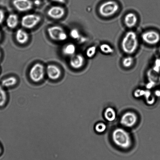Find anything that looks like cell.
I'll return each mask as SVG.
<instances>
[{
    "mask_svg": "<svg viewBox=\"0 0 160 160\" xmlns=\"http://www.w3.org/2000/svg\"><path fill=\"white\" fill-rule=\"evenodd\" d=\"M113 142L118 147L122 149H128L132 145V139L129 133L123 129L117 128L112 132Z\"/></svg>",
    "mask_w": 160,
    "mask_h": 160,
    "instance_id": "1",
    "label": "cell"
},
{
    "mask_svg": "<svg viewBox=\"0 0 160 160\" xmlns=\"http://www.w3.org/2000/svg\"><path fill=\"white\" fill-rule=\"evenodd\" d=\"M139 42L136 34L133 31L127 32L122 39V51L127 54H132L136 51Z\"/></svg>",
    "mask_w": 160,
    "mask_h": 160,
    "instance_id": "2",
    "label": "cell"
},
{
    "mask_svg": "<svg viewBox=\"0 0 160 160\" xmlns=\"http://www.w3.org/2000/svg\"><path fill=\"white\" fill-rule=\"evenodd\" d=\"M119 8V4L117 2L109 0L101 4L99 7V12L102 17L108 18L117 13Z\"/></svg>",
    "mask_w": 160,
    "mask_h": 160,
    "instance_id": "3",
    "label": "cell"
},
{
    "mask_svg": "<svg viewBox=\"0 0 160 160\" xmlns=\"http://www.w3.org/2000/svg\"><path fill=\"white\" fill-rule=\"evenodd\" d=\"M45 71L44 66L40 63H36L31 68L29 72V77L32 82L38 83L43 80Z\"/></svg>",
    "mask_w": 160,
    "mask_h": 160,
    "instance_id": "4",
    "label": "cell"
},
{
    "mask_svg": "<svg viewBox=\"0 0 160 160\" xmlns=\"http://www.w3.org/2000/svg\"><path fill=\"white\" fill-rule=\"evenodd\" d=\"M47 32L50 38L56 41H64L68 38L67 33L60 26H51L48 29Z\"/></svg>",
    "mask_w": 160,
    "mask_h": 160,
    "instance_id": "5",
    "label": "cell"
},
{
    "mask_svg": "<svg viewBox=\"0 0 160 160\" xmlns=\"http://www.w3.org/2000/svg\"><path fill=\"white\" fill-rule=\"evenodd\" d=\"M41 20V17L35 14H29L22 18L21 24L24 28L32 29L35 27Z\"/></svg>",
    "mask_w": 160,
    "mask_h": 160,
    "instance_id": "6",
    "label": "cell"
},
{
    "mask_svg": "<svg viewBox=\"0 0 160 160\" xmlns=\"http://www.w3.org/2000/svg\"><path fill=\"white\" fill-rule=\"evenodd\" d=\"M143 41L149 45H155L160 42V35L156 31L151 30L143 32L141 35Z\"/></svg>",
    "mask_w": 160,
    "mask_h": 160,
    "instance_id": "7",
    "label": "cell"
},
{
    "mask_svg": "<svg viewBox=\"0 0 160 160\" xmlns=\"http://www.w3.org/2000/svg\"><path fill=\"white\" fill-rule=\"evenodd\" d=\"M12 4L16 10L23 12L32 10L33 6L31 0H13Z\"/></svg>",
    "mask_w": 160,
    "mask_h": 160,
    "instance_id": "8",
    "label": "cell"
},
{
    "mask_svg": "<svg viewBox=\"0 0 160 160\" xmlns=\"http://www.w3.org/2000/svg\"><path fill=\"white\" fill-rule=\"evenodd\" d=\"M138 119V116L135 113L128 112L122 116L120 123L124 127H131L136 123Z\"/></svg>",
    "mask_w": 160,
    "mask_h": 160,
    "instance_id": "9",
    "label": "cell"
},
{
    "mask_svg": "<svg viewBox=\"0 0 160 160\" xmlns=\"http://www.w3.org/2000/svg\"><path fill=\"white\" fill-rule=\"evenodd\" d=\"M46 73L47 77L52 81L58 80L61 77V69L55 65H49L46 68Z\"/></svg>",
    "mask_w": 160,
    "mask_h": 160,
    "instance_id": "10",
    "label": "cell"
},
{
    "mask_svg": "<svg viewBox=\"0 0 160 160\" xmlns=\"http://www.w3.org/2000/svg\"><path fill=\"white\" fill-rule=\"evenodd\" d=\"M66 11L64 8L58 6H52L47 12V14L50 18L53 19H61L64 16Z\"/></svg>",
    "mask_w": 160,
    "mask_h": 160,
    "instance_id": "11",
    "label": "cell"
},
{
    "mask_svg": "<svg viewBox=\"0 0 160 160\" xmlns=\"http://www.w3.org/2000/svg\"><path fill=\"white\" fill-rule=\"evenodd\" d=\"M85 63V58L81 54H74L71 57L69 64L73 69H78L83 66Z\"/></svg>",
    "mask_w": 160,
    "mask_h": 160,
    "instance_id": "12",
    "label": "cell"
},
{
    "mask_svg": "<svg viewBox=\"0 0 160 160\" xmlns=\"http://www.w3.org/2000/svg\"><path fill=\"white\" fill-rule=\"evenodd\" d=\"M15 39L18 43L21 44H24L28 41L29 34L24 29H18L15 33Z\"/></svg>",
    "mask_w": 160,
    "mask_h": 160,
    "instance_id": "13",
    "label": "cell"
},
{
    "mask_svg": "<svg viewBox=\"0 0 160 160\" xmlns=\"http://www.w3.org/2000/svg\"><path fill=\"white\" fill-rule=\"evenodd\" d=\"M18 83V79L13 76H11L2 79L0 84L6 89H7L13 88Z\"/></svg>",
    "mask_w": 160,
    "mask_h": 160,
    "instance_id": "14",
    "label": "cell"
},
{
    "mask_svg": "<svg viewBox=\"0 0 160 160\" xmlns=\"http://www.w3.org/2000/svg\"><path fill=\"white\" fill-rule=\"evenodd\" d=\"M138 18L136 15L133 13H129L125 15L124 22L128 28H132L137 24Z\"/></svg>",
    "mask_w": 160,
    "mask_h": 160,
    "instance_id": "15",
    "label": "cell"
},
{
    "mask_svg": "<svg viewBox=\"0 0 160 160\" xmlns=\"http://www.w3.org/2000/svg\"><path fill=\"white\" fill-rule=\"evenodd\" d=\"M19 22L18 15L15 14H11L7 17L6 20V23L9 28L10 29H14L18 26Z\"/></svg>",
    "mask_w": 160,
    "mask_h": 160,
    "instance_id": "16",
    "label": "cell"
},
{
    "mask_svg": "<svg viewBox=\"0 0 160 160\" xmlns=\"http://www.w3.org/2000/svg\"><path fill=\"white\" fill-rule=\"evenodd\" d=\"M8 100V95L7 89L0 84V108L5 107Z\"/></svg>",
    "mask_w": 160,
    "mask_h": 160,
    "instance_id": "17",
    "label": "cell"
},
{
    "mask_svg": "<svg viewBox=\"0 0 160 160\" xmlns=\"http://www.w3.org/2000/svg\"><path fill=\"white\" fill-rule=\"evenodd\" d=\"M76 47L73 43H69L65 45L62 49L63 55L71 57L75 54Z\"/></svg>",
    "mask_w": 160,
    "mask_h": 160,
    "instance_id": "18",
    "label": "cell"
},
{
    "mask_svg": "<svg viewBox=\"0 0 160 160\" xmlns=\"http://www.w3.org/2000/svg\"><path fill=\"white\" fill-rule=\"evenodd\" d=\"M105 118L109 122H112L116 118V113L115 110L111 108H108L104 112Z\"/></svg>",
    "mask_w": 160,
    "mask_h": 160,
    "instance_id": "19",
    "label": "cell"
},
{
    "mask_svg": "<svg viewBox=\"0 0 160 160\" xmlns=\"http://www.w3.org/2000/svg\"><path fill=\"white\" fill-rule=\"evenodd\" d=\"M100 49L102 53L105 54H112L114 52V49L110 46L107 43H103L100 46Z\"/></svg>",
    "mask_w": 160,
    "mask_h": 160,
    "instance_id": "20",
    "label": "cell"
},
{
    "mask_svg": "<svg viewBox=\"0 0 160 160\" xmlns=\"http://www.w3.org/2000/svg\"><path fill=\"white\" fill-rule=\"evenodd\" d=\"M70 36L71 38L74 40H82V36L78 29L76 28L71 29L70 32Z\"/></svg>",
    "mask_w": 160,
    "mask_h": 160,
    "instance_id": "21",
    "label": "cell"
},
{
    "mask_svg": "<svg viewBox=\"0 0 160 160\" xmlns=\"http://www.w3.org/2000/svg\"><path fill=\"white\" fill-rule=\"evenodd\" d=\"M133 57L128 56L125 57L122 61V64L124 67L129 68L132 66L133 63Z\"/></svg>",
    "mask_w": 160,
    "mask_h": 160,
    "instance_id": "22",
    "label": "cell"
},
{
    "mask_svg": "<svg viewBox=\"0 0 160 160\" xmlns=\"http://www.w3.org/2000/svg\"><path fill=\"white\" fill-rule=\"evenodd\" d=\"M96 52V46H92L90 47L86 51L87 57L89 58H92L94 56Z\"/></svg>",
    "mask_w": 160,
    "mask_h": 160,
    "instance_id": "23",
    "label": "cell"
},
{
    "mask_svg": "<svg viewBox=\"0 0 160 160\" xmlns=\"http://www.w3.org/2000/svg\"><path fill=\"white\" fill-rule=\"evenodd\" d=\"M96 131L98 133H102L106 129L107 127L103 122H99L95 126Z\"/></svg>",
    "mask_w": 160,
    "mask_h": 160,
    "instance_id": "24",
    "label": "cell"
},
{
    "mask_svg": "<svg viewBox=\"0 0 160 160\" xmlns=\"http://www.w3.org/2000/svg\"><path fill=\"white\" fill-rule=\"evenodd\" d=\"M5 18V13L2 9H0V25L2 24Z\"/></svg>",
    "mask_w": 160,
    "mask_h": 160,
    "instance_id": "25",
    "label": "cell"
},
{
    "mask_svg": "<svg viewBox=\"0 0 160 160\" xmlns=\"http://www.w3.org/2000/svg\"><path fill=\"white\" fill-rule=\"evenodd\" d=\"M41 1L40 0H35L33 2L34 5L36 6H39L41 4Z\"/></svg>",
    "mask_w": 160,
    "mask_h": 160,
    "instance_id": "26",
    "label": "cell"
},
{
    "mask_svg": "<svg viewBox=\"0 0 160 160\" xmlns=\"http://www.w3.org/2000/svg\"><path fill=\"white\" fill-rule=\"evenodd\" d=\"M51 1L61 4H64L66 2V0H51Z\"/></svg>",
    "mask_w": 160,
    "mask_h": 160,
    "instance_id": "27",
    "label": "cell"
},
{
    "mask_svg": "<svg viewBox=\"0 0 160 160\" xmlns=\"http://www.w3.org/2000/svg\"><path fill=\"white\" fill-rule=\"evenodd\" d=\"M3 152V150L2 146L1 145V144H0V156L2 155Z\"/></svg>",
    "mask_w": 160,
    "mask_h": 160,
    "instance_id": "28",
    "label": "cell"
},
{
    "mask_svg": "<svg viewBox=\"0 0 160 160\" xmlns=\"http://www.w3.org/2000/svg\"><path fill=\"white\" fill-rule=\"evenodd\" d=\"M1 51H0V60H1Z\"/></svg>",
    "mask_w": 160,
    "mask_h": 160,
    "instance_id": "29",
    "label": "cell"
},
{
    "mask_svg": "<svg viewBox=\"0 0 160 160\" xmlns=\"http://www.w3.org/2000/svg\"><path fill=\"white\" fill-rule=\"evenodd\" d=\"M1 32H0V39H1Z\"/></svg>",
    "mask_w": 160,
    "mask_h": 160,
    "instance_id": "30",
    "label": "cell"
},
{
    "mask_svg": "<svg viewBox=\"0 0 160 160\" xmlns=\"http://www.w3.org/2000/svg\"><path fill=\"white\" fill-rule=\"evenodd\" d=\"M159 51L160 53V47L159 49Z\"/></svg>",
    "mask_w": 160,
    "mask_h": 160,
    "instance_id": "31",
    "label": "cell"
}]
</instances>
